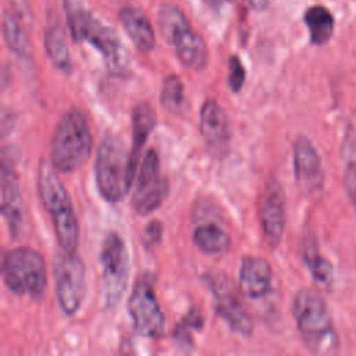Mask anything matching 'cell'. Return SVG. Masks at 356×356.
<instances>
[{
  "mask_svg": "<svg viewBox=\"0 0 356 356\" xmlns=\"http://www.w3.org/2000/svg\"><path fill=\"white\" fill-rule=\"evenodd\" d=\"M204 318L202 314V310L192 307L186 316L181 320V323L175 327L174 330V338L175 341L185 348H192L193 346V339H192V332L197 331L203 327Z\"/></svg>",
  "mask_w": 356,
  "mask_h": 356,
  "instance_id": "484cf974",
  "label": "cell"
},
{
  "mask_svg": "<svg viewBox=\"0 0 356 356\" xmlns=\"http://www.w3.org/2000/svg\"><path fill=\"white\" fill-rule=\"evenodd\" d=\"M305 24L313 44L327 43L334 33V17L323 6H313L305 13Z\"/></svg>",
  "mask_w": 356,
  "mask_h": 356,
  "instance_id": "44dd1931",
  "label": "cell"
},
{
  "mask_svg": "<svg viewBox=\"0 0 356 356\" xmlns=\"http://www.w3.org/2000/svg\"><path fill=\"white\" fill-rule=\"evenodd\" d=\"M260 221L270 248H278L285 228V192L275 178L266 182L260 204Z\"/></svg>",
  "mask_w": 356,
  "mask_h": 356,
  "instance_id": "7c38bea8",
  "label": "cell"
},
{
  "mask_svg": "<svg viewBox=\"0 0 356 356\" xmlns=\"http://www.w3.org/2000/svg\"><path fill=\"white\" fill-rule=\"evenodd\" d=\"M1 211L13 238H18L26 225V210L17 174L8 165L1 170Z\"/></svg>",
  "mask_w": 356,
  "mask_h": 356,
  "instance_id": "5bb4252c",
  "label": "cell"
},
{
  "mask_svg": "<svg viewBox=\"0 0 356 356\" xmlns=\"http://www.w3.org/2000/svg\"><path fill=\"white\" fill-rule=\"evenodd\" d=\"M64 11L75 43H90L104 60L110 74L124 76L131 70V56L118 33L92 15L81 0H64Z\"/></svg>",
  "mask_w": 356,
  "mask_h": 356,
  "instance_id": "6da1fadb",
  "label": "cell"
},
{
  "mask_svg": "<svg viewBox=\"0 0 356 356\" xmlns=\"http://www.w3.org/2000/svg\"><path fill=\"white\" fill-rule=\"evenodd\" d=\"M43 44L51 64L63 74H71L72 60H71L68 43H67V35H65V31L58 24L50 25L46 29Z\"/></svg>",
  "mask_w": 356,
  "mask_h": 356,
  "instance_id": "ffe728a7",
  "label": "cell"
},
{
  "mask_svg": "<svg viewBox=\"0 0 356 356\" xmlns=\"http://www.w3.org/2000/svg\"><path fill=\"white\" fill-rule=\"evenodd\" d=\"M128 313L135 330L146 338H159L164 332L165 317L156 296L153 280L142 275L128 299Z\"/></svg>",
  "mask_w": 356,
  "mask_h": 356,
  "instance_id": "30bf717a",
  "label": "cell"
},
{
  "mask_svg": "<svg viewBox=\"0 0 356 356\" xmlns=\"http://www.w3.org/2000/svg\"><path fill=\"white\" fill-rule=\"evenodd\" d=\"M293 171L296 181L306 189L321 185L323 170L320 156L306 136H298L293 143Z\"/></svg>",
  "mask_w": 356,
  "mask_h": 356,
  "instance_id": "e0dca14e",
  "label": "cell"
},
{
  "mask_svg": "<svg viewBox=\"0 0 356 356\" xmlns=\"http://www.w3.org/2000/svg\"><path fill=\"white\" fill-rule=\"evenodd\" d=\"M56 296L60 309L74 316L82 306L86 295V270L83 260L75 252L63 250L54 263Z\"/></svg>",
  "mask_w": 356,
  "mask_h": 356,
  "instance_id": "ba28073f",
  "label": "cell"
},
{
  "mask_svg": "<svg viewBox=\"0 0 356 356\" xmlns=\"http://www.w3.org/2000/svg\"><path fill=\"white\" fill-rule=\"evenodd\" d=\"M345 168V189L350 202L356 206V150L355 146H349V156H346Z\"/></svg>",
  "mask_w": 356,
  "mask_h": 356,
  "instance_id": "83f0119b",
  "label": "cell"
},
{
  "mask_svg": "<svg viewBox=\"0 0 356 356\" xmlns=\"http://www.w3.org/2000/svg\"><path fill=\"white\" fill-rule=\"evenodd\" d=\"M273 270L260 256H245L239 268V288L250 299H260L271 289Z\"/></svg>",
  "mask_w": 356,
  "mask_h": 356,
  "instance_id": "2e32d148",
  "label": "cell"
},
{
  "mask_svg": "<svg viewBox=\"0 0 356 356\" xmlns=\"http://www.w3.org/2000/svg\"><path fill=\"white\" fill-rule=\"evenodd\" d=\"M156 127V113L153 107L146 103H138L132 110V145L129 149V171L135 178L142 149Z\"/></svg>",
  "mask_w": 356,
  "mask_h": 356,
  "instance_id": "ac0fdd59",
  "label": "cell"
},
{
  "mask_svg": "<svg viewBox=\"0 0 356 356\" xmlns=\"http://www.w3.org/2000/svg\"><path fill=\"white\" fill-rule=\"evenodd\" d=\"M1 275L8 291L19 296L40 299L47 286L44 259L29 246H18L4 254Z\"/></svg>",
  "mask_w": 356,
  "mask_h": 356,
  "instance_id": "8992f818",
  "label": "cell"
},
{
  "mask_svg": "<svg viewBox=\"0 0 356 356\" xmlns=\"http://www.w3.org/2000/svg\"><path fill=\"white\" fill-rule=\"evenodd\" d=\"M292 314L305 346L317 355L335 353L338 337L324 299L313 289H300L292 305Z\"/></svg>",
  "mask_w": 356,
  "mask_h": 356,
  "instance_id": "3957f363",
  "label": "cell"
},
{
  "mask_svg": "<svg viewBox=\"0 0 356 356\" xmlns=\"http://www.w3.org/2000/svg\"><path fill=\"white\" fill-rule=\"evenodd\" d=\"M165 42L174 47L177 57L185 67L193 71H202L207 65L209 50L206 42L189 22L178 28Z\"/></svg>",
  "mask_w": 356,
  "mask_h": 356,
  "instance_id": "9a60e30c",
  "label": "cell"
},
{
  "mask_svg": "<svg viewBox=\"0 0 356 356\" xmlns=\"http://www.w3.org/2000/svg\"><path fill=\"white\" fill-rule=\"evenodd\" d=\"M120 21L135 47L140 53L153 50L156 39L154 29L149 18L136 7H124L120 10Z\"/></svg>",
  "mask_w": 356,
  "mask_h": 356,
  "instance_id": "d6986e66",
  "label": "cell"
},
{
  "mask_svg": "<svg viewBox=\"0 0 356 356\" xmlns=\"http://www.w3.org/2000/svg\"><path fill=\"white\" fill-rule=\"evenodd\" d=\"M210 7H214V8H220L225 4L227 0H204Z\"/></svg>",
  "mask_w": 356,
  "mask_h": 356,
  "instance_id": "4dcf8cb0",
  "label": "cell"
},
{
  "mask_svg": "<svg viewBox=\"0 0 356 356\" xmlns=\"http://www.w3.org/2000/svg\"><path fill=\"white\" fill-rule=\"evenodd\" d=\"M184 102H185V88L179 76L177 75L165 76L163 81L161 92H160L161 107L171 114H179L182 111Z\"/></svg>",
  "mask_w": 356,
  "mask_h": 356,
  "instance_id": "cb8c5ba5",
  "label": "cell"
},
{
  "mask_svg": "<svg viewBox=\"0 0 356 356\" xmlns=\"http://www.w3.org/2000/svg\"><path fill=\"white\" fill-rule=\"evenodd\" d=\"M303 261L317 282L327 284L331 281V278H332L331 263L318 253L314 242L305 245Z\"/></svg>",
  "mask_w": 356,
  "mask_h": 356,
  "instance_id": "d4e9b609",
  "label": "cell"
},
{
  "mask_svg": "<svg viewBox=\"0 0 356 356\" xmlns=\"http://www.w3.org/2000/svg\"><path fill=\"white\" fill-rule=\"evenodd\" d=\"M200 134L209 152L224 157L229 145V124L225 110L214 99H207L200 108Z\"/></svg>",
  "mask_w": 356,
  "mask_h": 356,
  "instance_id": "4fadbf2b",
  "label": "cell"
},
{
  "mask_svg": "<svg viewBox=\"0 0 356 356\" xmlns=\"http://www.w3.org/2000/svg\"><path fill=\"white\" fill-rule=\"evenodd\" d=\"M161 236H163V224H161V221H159V220L150 221L143 229V236H142L143 246L147 248V249L156 246L160 242Z\"/></svg>",
  "mask_w": 356,
  "mask_h": 356,
  "instance_id": "f1b7e54d",
  "label": "cell"
},
{
  "mask_svg": "<svg viewBox=\"0 0 356 356\" xmlns=\"http://www.w3.org/2000/svg\"><path fill=\"white\" fill-rule=\"evenodd\" d=\"M93 136L86 115L76 108L68 110L58 121L50 145V163L60 172H72L89 159Z\"/></svg>",
  "mask_w": 356,
  "mask_h": 356,
  "instance_id": "277c9868",
  "label": "cell"
},
{
  "mask_svg": "<svg viewBox=\"0 0 356 356\" xmlns=\"http://www.w3.org/2000/svg\"><path fill=\"white\" fill-rule=\"evenodd\" d=\"M56 171L51 163L39 161L38 192L44 210L51 218L61 250L75 252L79 242V224L67 189Z\"/></svg>",
  "mask_w": 356,
  "mask_h": 356,
  "instance_id": "7a4b0ae2",
  "label": "cell"
},
{
  "mask_svg": "<svg viewBox=\"0 0 356 356\" xmlns=\"http://www.w3.org/2000/svg\"><path fill=\"white\" fill-rule=\"evenodd\" d=\"M15 1H17V3H18V4H19V7H18V10H19V11H24V10H22V6H25V3H24V1H25V0H15Z\"/></svg>",
  "mask_w": 356,
  "mask_h": 356,
  "instance_id": "1f68e13d",
  "label": "cell"
},
{
  "mask_svg": "<svg viewBox=\"0 0 356 356\" xmlns=\"http://www.w3.org/2000/svg\"><path fill=\"white\" fill-rule=\"evenodd\" d=\"M246 79L245 67L238 56H231L228 61V85L234 93H238Z\"/></svg>",
  "mask_w": 356,
  "mask_h": 356,
  "instance_id": "4316f807",
  "label": "cell"
},
{
  "mask_svg": "<svg viewBox=\"0 0 356 356\" xmlns=\"http://www.w3.org/2000/svg\"><path fill=\"white\" fill-rule=\"evenodd\" d=\"M95 178L99 193L110 203L120 202L132 186L129 150L117 135L108 134L102 139L96 152Z\"/></svg>",
  "mask_w": 356,
  "mask_h": 356,
  "instance_id": "5b68a950",
  "label": "cell"
},
{
  "mask_svg": "<svg viewBox=\"0 0 356 356\" xmlns=\"http://www.w3.org/2000/svg\"><path fill=\"white\" fill-rule=\"evenodd\" d=\"M203 280L214 298V310L217 316L231 331L242 337H249L253 332L252 318L238 300L228 277L225 274H209L204 275Z\"/></svg>",
  "mask_w": 356,
  "mask_h": 356,
  "instance_id": "8fae6325",
  "label": "cell"
},
{
  "mask_svg": "<svg viewBox=\"0 0 356 356\" xmlns=\"http://www.w3.org/2000/svg\"><path fill=\"white\" fill-rule=\"evenodd\" d=\"M3 38L8 49L15 56L24 60H29L32 57V49L26 33L15 15L7 10L3 13Z\"/></svg>",
  "mask_w": 356,
  "mask_h": 356,
  "instance_id": "603a6c76",
  "label": "cell"
},
{
  "mask_svg": "<svg viewBox=\"0 0 356 356\" xmlns=\"http://www.w3.org/2000/svg\"><path fill=\"white\" fill-rule=\"evenodd\" d=\"M168 193L170 182L161 174L157 152L149 149L138 171L131 206L138 216H147L164 203Z\"/></svg>",
  "mask_w": 356,
  "mask_h": 356,
  "instance_id": "9c48e42d",
  "label": "cell"
},
{
  "mask_svg": "<svg viewBox=\"0 0 356 356\" xmlns=\"http://www.w3.org/2000/svg\"><path fill=\"white\" fill-rule=\"evenodd\" d=\"M193 243L206 254L224 253L231 243L228 234L216 224H203L193 232Z\"/></svg>",
  "mask_w": 356,
  "mask_h": 356,
  "instance_id": "7402d4cb",
  "label": "cell"
},
{
  "mask_svg": "<svg viewBox=\"0 0 356 356\" xmlns=\"http://www.w3.org/2000/svg\"><path fill=\"white\" fill-rule=\"evenodd\" d=\"M253 10L261 11L268 6V0H245Z\"/></svg>",
  "mask_w": 356,
  "mask_h": 356,
  "instance_id": "f546056e",
  "label": "cell"
},
{
  "mask_svg": "<svg viewBox=\"0 0 356 356\" xmlns=\"http://www.w3.org/2000/svg\"><path fill=\"white\" fill-rule=\"evenodd\" d=\"M102 288L107 307L118 305L129 280V252L124 239L115 232H108L100 249Z\"/></svg>",
  "mask_w": 356,
  "mask_h": 356,
  "instance_id": "52a82bcc",
  "label": "cell"
}]
</instances>
